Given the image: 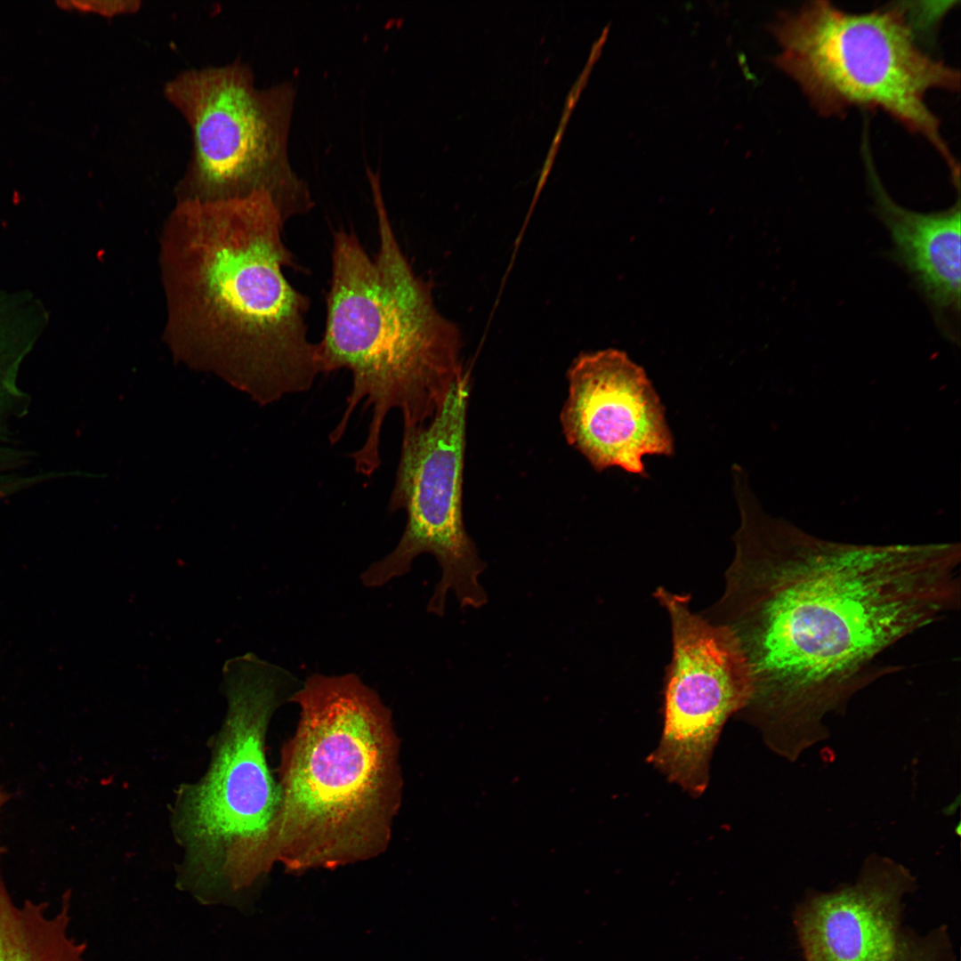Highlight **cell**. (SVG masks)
Returning a JSON list of instances; mask_svg holds the SVG:
<instances>
[{
  "label": "cell",
  "instance_id": "cell-1",
  "mask_svg": "<svg viewBox=\"0 0 961 961\" xmlns=\"http://www.w3.org/2000/svg\"><path fill=\"white\" fill-rule=\"evenodd\" d=\"M721 597L701 615L727 627L751 695L739 713L780 747L820 726L870 679L877 659L960 605L952 544L852 545L787 535L765 523L747 490Z\"/></svg>",
  "mask_w": 961,
  "mask_h": 961
},
{
  "label": "cell",
  "instance_id": "cell-11",
  "mask_svg": "<svg viewBox=\"0 0 961 961\" xmlns=\"http://www.w3.org/2000/svg\"><path fill=\"white\" fill-rule=\"evenodd\" d=\"M914 884L903 867L877 859L854 884L812 891L793 913L804 961H955L946 926L926 936L903 926Z\"/></svg>",
  "mask_w": 961,
  "mask_h": 961
},
{
  "label": "cell",
  "instance_id": "cell-16",
  "mask_svg": "<svg viewBox=\"0 0 961 961\" xmlns=\"http://www.w3.org/2000/svg\"><path fill=\"white\" fill-rule=\"evenodd\" d=\"M10 795L0 787V808L8 801ZM6 852L4 847H0V855Z\"/></svg>",
  "mask_w": 961,
  "mask_h": 961
},
{
  "label": "cell",
  "instance_id": "cell-10",
  "mask_svg": "<svg viewBox=\"0 0 961 961\" xmlns=\"http://www.w3.org/2000/svg\"><path fill=\"white\" fill-rule=\"evenodd\" d=\"M567 380L562 433L595 471L619 467L645 476L644 456L674 454L660 397L624 351L583 352L570 364Z\"/></svg>",
  "mask_w": 961,
  "mask_h": 961
},
{
  "label": "cell",
  "instance_id": "cell-3",
  "mask_svg": "<svg viewBox=\"0 0 961 961\" xmlns=\"http://www.w3.org/2000/svg\"><path fill=\"white\" fill-rule=\"evenodd\" d=\"M369 182L378 253L371 259L351 230L334 233L325 331L315 343L319 374L346 368L352 376L330 443L342 439L361 402L371 410L366 440L351 455L355 471L365 476L381 464V433L389 412L400 411L403 430L426 424L466 371L459 329L438 311L430 286L403 254L379 178Z\"/></svg>",
  "mask_w": 961,
  "mask_h": 961
},
{
  "label": "cell",
  "instance_id": "cell-2",
  "mask_svg": "<svg viewBox=\"0 0 961 961\" xmlns=\"http://www.w3.org/2000/svg\"><path fill=\"white\" fill-rule=\"evenodd\" d=\"M283 219L262 191L176 201L159 238L164 338L183 358L228 367L262 402L307 392L319 375L308 338L309 298Z\"/></svg>",
  "mask_w": 961,
  "mask_h": 961
},
{
  "label": "cell",
  "instance_id": "cell-12",
  "mask_svg": "<svg viewBox=\"0 0 961 961\" xmlns=\"http://www.w3.org/2000/svg\"><path fill=\"white\" fill-rule=\"evenodd\" d=\"M876 215L887 229L891 258L910 277L925 299L941 331L958 335L961 279V221L957 199L949 208L932 213L909 210L896 203L868 163Z\"/></svg>",
  "mask_w": 961,
  "mask_h": 961
},
{
  "label": "cell",
  "instance_id": "cell-17",
  "mask_svg": "<svg viewBox=\"0 0 961 961\" xmlns=\"http://www.w3.org/2000/svg\"><path fill=\"white\" fill-rule=\"evenodd\" d=\"M4 497H5V495H4V494H3V493H0V499H2V498H4Z\"/></svg>",
  "mask_w": 961,
  "mask_h": 961
},
{
  "label": "cell",
  "instance_id": "cell-8",
  "mask_svg": "<svg viewBox=\"0 0 961 961\" xmlns=\"http://www.w3.org/2000/svg\"><path fill=\"white\" fill-rule=\"evenodd\" d=\"M470 392L467 371L430 421L403 430L389 509L405 511L404 531L394 549L360 575L363 585L380 587L407 574L417 556L432 554L440 565V577L427 611L440 617L449 592L462 609H479L488 602L480 582L487 564L466 531L463 510Z\"/></svg>",
  "mask_w": 961,
  "mask_h": 961
},
{
  "label": "cell",
  "instance_id": "cell-14",
  "mask_svg": "<svg viewBox=\"0 0 961 961\" xmlns=\"http://www.w3.org/2000/svg\"><path fill=\"white\" fill-rule=\"evenodd\" d=\"M30 340L0 337V493L8 496L36 483L21 475L28 455L17 441V427L28 414L29 395L19 384L20 367Z\"/></svg>",
  "mask_w": 961,
  "mask_h": 961
},
{
  "label": "cell",
  "instance_id": "cell-9",
  "mask_svg": "<svg viewBox=\"0 0 961 961\" xmlns=\"http://www.w3.org/2000/svg\"><path fill=\"white\" fill-rule=\"evenodd\" d=\"M653 597L670 620L672 658L664 680L663 731L647 761L699 797L707 787L724 723L749 701V673L732 634L693 611L690 594L658 586Z\"/></svg>",
  "mask_w": 961,
  "mask_h": 961
},
{
  "label": "cell",
  "instance_id": "cell-15",
  "mask_svg": "<svg viewBox=\"0 0 961 961\" xmlns=\"http://www.w3.org/2000/svg\"><path fill=\"white\" fill-rule=\"evenodd\" d=\"M72 8L83 12H95L105 17H116L136 12L140 6L139 1H70L63 2Z\"/></svg>",
  "mask_w": 961,
  "mask_h": 961
},
{
  "label": "cell",
  "instance_id": "cell-7",
  "mask_svg": "<svg viewBox=\"0 0 961 961\" xmlns=\"http://www.w3.org/2000/svg\"><path fill=\"white\" fill-rule=\"evenodd\" d=\"M164 95L184 117L192 149L175 187L176 201H215L262 191L285 222L307 214L313 200L287 155L295 91L290 84L255 85L246 64L180 72Z\"/></svg>",
  "mask_w": 961,
  "mask_h": 961
},
{
  "label": "cell",
  "instance_id": "cell-6",
  "mask_svg": "<svg viewBox=\"0 0 961 961\" xmlns=\"http://www.w3.org/2000/svg\"><path fill=\"white\" fill-rule=\"evenodd\" d=\"M770 29L782 48L775 64L820 114L840 116L854 106L881 109L925 137L952 174L958 170L925 93L957 90L959 72L917 46L900 4L851 13L812 1L796 12H781Z\"/></svg>",
  "mask_w": 961,
  "mask_h": 961
},
{
  "label": "cell",
  "instance_id": "cell-4",
  "mask_svg": "<svg viewBox=\"0 0 961 961\" xmlns=\"http://www.w3.org/2000/svg\"><path fill=\"white\" fill-rule=\"evenodd\" d=\"M288 702L271 860L291 869L368 860L390 846L403 791L392 712L359 675L313 674Z\"/></svg>",
  "mask_w": 961,
  "mask_h": 961
},
{
  "label": "cell",
  "instance_id": "cell-5",
  "mask_svg": "<svg viewBox=\"0 0 961 961\" xmlns=\"http://www.w3.org/2000/svg\"><path fill=\"white\" fill-rule=\"evenodd\" d=\"M232 668L228 717L211 766L183 791L178 810L188 870L202 898L246 885L272 864L279 789L267 763L265 738L274 712L302 682L252 655Z\"/></svg>",
  "mask_w": 961,
  "mask_h": 961
},
{
  "label": "cell",
  "instance_id": "cell-13",
  "mask_svg": "<svg viewBox=\"0 0 961 961\" xmlns=\"http://www.w3.org/2000/svg\"><path fill=\"white\" fill-rule=\"evenodd\" d=\"M70 898L53 914L43 901L18 905L0 876V961H82L86 946L69 933Z\"/></svg>",
  "mask_w": 961,
  "mask_h": 961
}]
</instances>
